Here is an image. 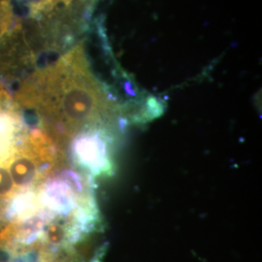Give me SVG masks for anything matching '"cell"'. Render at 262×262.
Segmentation results:
<instances>
[{"label":"cell","mask_w":262,"mask_h":262,"mask_svg":"<svg viewBox=\"0 0 262 262\" xmlns=\"http://www.w3.org/2000/svg\"><path fill=\"white\" fill-rule=\"evenodd\" d=\"M14 101L27 119L40 124L60 147L122 112L94 75L83 43L25 76Z\"/></svg>","instance_id":"cell-1"},{"label":"cell","mask_w":262,"mask_h":262,"mask_svg":"<svg viewBox=\"0 0 262 262\" xmlns=\"http://www.w3.org/2000/svg\"><path fill=\"white\" fill-rule=\"evenodd\" d=\"M29 47L25 19L11 0H0V76L16 78L36 63Z\"/></svg>","instance_id":"cell-2"},{"label":"cell","mask_w":262,"mask_h":262,"mask_svg":"<svg viewBox=\"0 0 262 262\" xmlns=\"http://www.w3.org/2000/svg\"><path fill=\"white\" fill-rule=\"evenodd\" d=\"M105 125L94 126L76 135L72 144V157L76 164L84 171L102 175L111 169L109 157L107 156V144Z\"/></svg>","instance_id":"cell-3"}]
</instances>
